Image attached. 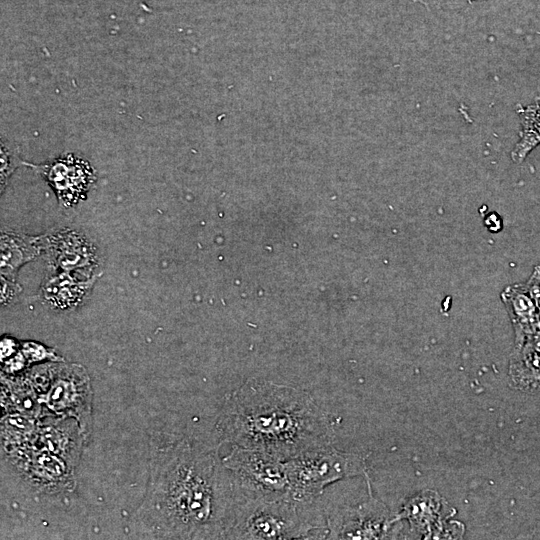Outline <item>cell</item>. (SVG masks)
Here are the masks:
<instances>
[{
  "mask_svg": "<svg viewBox=\"0 0 540 540\" xmlns=\"http://www.w3.org/2000/svg\"><path fill=\"white\" fill-rule=\"evenodd\" d=\"M147 503L172 538H225L239 492L216 452L181 441L158 455Z\"/></svg>",
  "mask_w": 540,
  "mask_h": 540,
  "instance_id": "1",
  "label": "cell"
},
{
  "mask_svg": "<svg viewBox=\"0 0 540 540\" xmlns=\"http://www.w3.org/2000/svg\"><path fill=\"white\" fill-rule=\"evenodd\" d=\"M218 428L226 442L288 460L333 445L327 413L299 388L249 380L225 401Z\"/></svg>",
  "mask_w": 540,
  "mask_h": 540,
  "instance_id": "2",
  "label": "cell"
},
{
  "mask_svg": "<svg viewBox=\"0 0 540 540\" xmlns=\"http://www.w3.org/2000/svg\"><path fill=\"white\" fill-rule=\"evenodd\" d=\"M238 491L234 522L225 538L307 539L318 527L315 503H300L291 498L265 499L245 495L239 488Z\"/></svg>",
  "mask_w": 540,
  "mask_h": 540,
  "instance_id": "3",
  "label": "cell"
},
{
  "mask_svg": "<svg viewBox=\"0 0 540 540\" xmlns=\"http://www.w3.org/2000/svg\"><path fill=\"white\" fill-rule=\"evenodd\" d=\"M286 467L291 498L305 504L316 503L324 489L336 481L368 476L365 456L339 451L333 445L288 459Z\"/></svg>",
  "mask_w": 540,
  "mask_h": 540,
  "instance_id": "4",
  "label": "cell"
},
{
  "mask_svg": "<svg viewBox=\"0 0 540 540\" xmlns=\"http://www.w3.org/2000/svg\"><path fill=\"white\" fill-rule=\"evenodd\" d=\"M222 462L243 494L265 499L291 498L286 460L234 446Z\"/></svg>",
  "mask_w": 540,
  "mask_h": 540,
  "instance_id": "5",
  "label": "cell"
},
{
  "mask_svg": "<svg viewBox=\"0 0 540 540\" xmlns=\"http://www.w3.org/2000/svg\"><path fill=\"white\" fill-rule=\"evenodd\" d=\"M366 479L368 500L334 511L326 520L327 539H387L395 535L398 521L384 503L372 496L369 477Z\"/></svg>",
  "mask_w": 540,
  "mask_h": 540,
  "instance_id": "6",
  "label": "cell"
},
{
  "mask_svg": "<svg viewBox=\"0 0 540 540\" xmlns=\"http://www.w3.org/2000/svg\"><path fill=\"white\" fill-rule=\"evenodd\" d=\"M455 513L440 494L425 490L408 498L395 518L398 522L405 519L415 538H458L464 533L463 524L448 522Z\"/></svg>",
  "mask_w": 540,
  "mask_h": 540,
  "instance_id": "7",
  "label": "cell"
},
{
  "mask_svg": "<svg viewBox=\"0 0 540 540\" xmlns=\"http://www.w3.org/2000/svg\"><path fill=\"white\" fill-rule=\"evenodd\" d=\"M47 182L63 208H71L86 199L96 181V173L91 164L82 157L66 153L40 164L23 161Z\"/></svg>",
  "mask_w": 540,
  "mask_h": 540,
  "instance_id": "8",
  "label": "cell"
},
{
  "mask_svg": "<svg viewBox=\"0 0 540 540\" xmlns=\"http://www.w3.org/2000/svg\"><path fill=\"white\" fill-rule=\"evenodd\" d=\"M44 253L49 268L61 271L100 267L93 242L74 229H60L44 234Z\"/></svg>",
  "mask_w": 540,
  "mask_h": 540,
  "instance_id": "9",
  "label": "cell"
},
{
  "mask_svg": "<svg viewBox=\"0 0 540 540\" xmlns=\"http://www.w3.org/2000/svg\"><path fill=\"white\" fill-rule=\"evenodd\" d=\"M101 275L100 267L75 271L49 268L39 289L40 297L54 309H73L90 294Z\"/></svg>",
  "mask_w": 540,
  "mask_h": 540,
  "instance_id": "10",
  "label": "cell"
},
{
  "mask_svg": "<svg viewBox=\"0 0 540 540\" xmlns=\"http://www.w3.org/2000/svg\"><path fill=\"white\" fill-rule=\"evenodd\" d=\"M508 375L513 388L540 395V330L514 344Z\"/></svg>",
  "mask_w": 540,
  "mask_h": 540,
  "instance_id": "11",
  "label": "cell"
},
{
  "mask_svg": "<svg viewBox=\"0 0 540 540\" xmlns=\"http://www.w3.org/2000/svg\"><path fill=\"white\" fill-rule=\"evenodd\" d=\"M500 298L513 326L514 344L540 330V314L524 283L506 286Z\"/></svg>",
  "mask_w": 540,
  "mask_h": 540,
  "instance_id": "12",
  "label": "cell"
},
{
  "mask_svg": "<svg viewBox=\"0 0 540 540\" xmlns=\"http://www.w3.org/2000/svg\"><path fill=\"white\" fill-rule=\"evenodd\" d=\"M1 276L16 280L18 270L44 253V234L27 235L2 231L0 237Z\"/></svg>",
  "mask_w": 540,
  "mask_h": 540,
  "instance_id": "13",
  "label": "cell"
},
{
  "mask_svg": "<svg viewBox=\"0 0 540 540\" xmlns=\"http://www.w3.org/2000/svg\"><path fill=\"white\" fill-rule=\"evenodd\" d=\"M517 113L521 128L519 139L511 151V159L521 163L540 145V97L526 106L519 105Z\"/></svg>",
  "mask_w": 540,
  "mask_h": 540,
  "instance_id": "14",
  "label": "cell"
},
{
  "mask_svg": "<svg viewBox=\"0 0 540 540\" xmlns=\"http://www.w3.org/2000/svg\"><path fill=\"white\" fill-rule=\"evenodd\" d=\"M19 165H23V161L1 144V191H3L9 177Z\"/></svg>",
  "mask_w": 540,
  "mask_h": 540,
  "instance_id": "15",
  "label": "cell"
},
{
  "mask_svg": "<svg viewBox=\"0 0 540 540\" xmlns=\"http://www.w3.org/2000/svg\"><path fill=\"white\" fill-rule=\"evenodd\" d=\"M22 353L26 360L31 362L42 361L45 359H57L55 352L46 346L36 342H25L22 344Z\"/></svg>",
  "mask_w": 540,
  "mask_h": 540,
  "instance_id": "16",
  "label": "cell"
},
{
  "mask_svg": "<svg viewBox=\"0 0 540 540\" xmlns=\"http://www.w3.org/2000/svg\"><path fill=\"white\" fill-rule=\"evenodd\" d=\"M22 286L12 280L1 276L0 301L2 305L11 304L22 292Z\"/></svg>",
  "mask_w": 540,
  "mask_h": 540,
  "instance_id": "17",
  "label": "cell"
},
{
  "mask_svg": "<svg viewBox=\"0 0 540 540\" xmlns=\"http://www.w3.org/2000/svg\"><path fill=\"white\" fill-rule=\"evenodd\" d=\"M428 9H459L474 2L486 0H412Z\"/></svg>",
  "mask_w": 540,
  "mask_h": 540,
  "instance_id": "18",
  "label": "cell"
},
{
  "mask_svg": "<svg viewBox=\"0 0 540 540\" xmlns=\"http://www.w3.org/2000/svg\"><path fill=\"white\" fill-rule=\"evenodd\" d=\"M524 284L540 314V265L534 266L531 275Z\"/></svg>",
  "mask_w": 540,
  "mask_h": 540,
  "instance_id": "19",
  "label": "cell"
},
{
  "mask_svg": "<svg viewBox=\"0 0 540 540\" xmlns=\"http://www.w3.org/2000/svg\"><path fill=\"white\" fill-rule=\"evenodd\" d=\"M17 343L13 338L4 337L0 343L1 360L7 359L16 353Z\"/></svg>",
  "mask_w": 540,
  "mask_h": 540,
  "instance_id": "20",
  "label": "cell"
},
{
  "mask_svg": "<svg viewBox=\"0 0 540 540\" xmlns=\"http://www.w3.org/2000/svg\"><path fill=\"white\" fill-rule=\"evenodd\" d=\"M25 356L23 353L14 354L9 360L5 362V369L9 372H14L21 369L25 364Z\"/></svg>",
  "mask_w": 540,
  "mask_h": 540,
  "instance_id": "21",
  "label": "cell"
}]
</instances>
